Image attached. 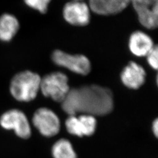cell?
<instances>
[{"label": "cell", "instance_id": "7a4b0ae2", "mask_svg": "<svg viewBox=\"0 0 158 158\" xmlns=\"http://www.w3.org/2000/svg\"><path fill=\"white\" fill-rule=\"evenodd\" d=\"M41 77L38 74L25 70L16 74L11 79L10 91L18 102L34 100L40 90Z\"/></svg>", "mask_w": 158, "mask_h": 158}, {"label": "cell", "instance_id": "9a60e30c", "mask_svg": "<svg viewBox=\"0 0 158 158\" xmlns=\"http://www.w3.org/2000/svg\"><path fill=\"white\" fill-rule=\"evenodd\" d=\"M51 1V0H24L27 6L42 14L47 12Z\"/></svg>", "mask_w": 158, "mask_h": 158}, {"label": "cell", "instance_id": "5b68a950", "mask_svg": "<svg viewBox=\"0 0 158 158\" xmlns=\"http://www.w3.org/2000/svg\"><path fill=\"white\" fill-rule=\"evenodd\" d=\"M52 59L57 66L75 73L87 75L90 72V61L85 55H70L60 50H56L52 55Z\"/></svg>", "mask_w": 158, "mask_h": 158}, {"label": "cell", "instance_id": "8fae6325", "mask_svg": "<svg viewBox=\"0 0 158 158\" xmlns=\"http://www.w3.org/2000/svg\"><path fill=\"white\" fill-rule=\"evenodd\" d=\"M131 0H89L91 11L101 15L118 14L130 4Z\"/></svg>", "mask_w": 158, "mask_h": 158}, {"label": "cell", "instance_id": "9c48e42d", "mask_svg": "<svg viewBox=\"0 0 158 158\" xmlns=\"http://www.w3.org/2000/svg\"><path fill=\"white\" fill-rule=\"evenodd\" d=\"M96 125L95 117L87 114H83L78 117L70 115L66 121V127L69 133L80 137L93 134Z\"/></svg>", "mask_w": 158, "mask_h": 158}, {"label": "cell", "instance_id": "4fadbf2b", "mask_svg": "<svg viewBox=\"0 0 158 158\" xmlns=\"http://www.w3.org/2000/svg\"><path fill=\"white\" fill-rule=\"evenodd\" d=\"M19 29V23L14 15L5 13L0 16V40L11 41Z\"/></svg>", "mask_w": 158, "mask_h": 158}, {"label": "cell", "instance_id": "5bb4252c", "mask_svg": "<svg viewBox=\"0 0 158 158\" xmlns=\"http://www.w3.org/2000/svg\"><path fill=\"white\" fill-rule=\"evenodd\" d=\"M52 155L54 158H77L71 143L65 139H61L53 145Z\"/></svg>", "mask_w": 158, "mask_h": 158}, {"label": "cell", "instance_id": "ac0fdd59", "mask_svg": "<svg viewBox=\"0 0 158 158\" xmlns=\"http://www.w3.org/2000/svg\"><path fill=\"white\" fill-rule=\"evenodd\" d=\"M72 1H81L82 0H72Z\"/></svg>", "mask_w": 158, "mask_h": 158}, {"label": "cell", "instance_id": "52a82bcc", "mask_svg": "<svg viewBox=\"0 0 158 158\" xmlns=\"http://www.w3.org/2000/svg\"><path fill=\"white\" fill-rule=\"evenodd\" d=\"M139 21L149 29L156 28L158 25V0H131Z\"/></svg>", "mask_w": 158, "mask_h": 158}, {"label": "cell", "instance_id": "30bf717a", "mask_svg": "<svg viewBox=\"0 0 158 158\" xmlns=\"http://www.w3.org/2000/svg\"><path fill=\"white\" fill-rule=\"evenodd\" d=\"M146 72L141 65L134 62H130L123 70L121 79L128 88L138 89L144 84Z\"/></svg>", "mask_w": 158, "mask_h": 158}, {"label": "cell", "instance_id": "277c9868", "mask_svg": "<svg viewBox=\"0 0 158 158\" xmlns=\"http://www.w3.org/2000/svg\"><path fill=\"white\" fill-rule=\"evenodd\" d=\"M0 125L6 130H12L17 136L27 139L31 135V128L28 118L22 111L11 109L0 117Z\"/></svg>", "mask_w": 158, "mask_h": 158}, {"label": "cell", "instance_id": "3957f363", "mask_svg": "<svg viewBox=\"0 0 158 158\" xmlns=\"http://www.w3.org/2000/svg\"><path fill=\"white\" fill-rule=\"evenodd\" d=\"M68 76L60 72H52L41 78L40 90L47 97L62 102L70 90Z\"/></svg>", "mask_w": 158, "mask_h": 158}, {"label": "cell", "instance_id": "e0dca14e", "mask_svg": "<svg viewBox=\"0 0 158 158\" xmlns=\"http://www.w3.org/2000/svg\"><path fill=\"white\" fill-rule=\"evenodd\" d=\"M153 132L155 134V136H158V119H156L153 123L152 125Z\"/></svg>", "mask_w": 158, "mask_h": 158}, {"label": "cell", "instance_id": "6da1fadb", "mask_svg": "<svg viewBox=\"0 0 158 158\" xmlns=\"http://www.w3.org/2000/svg\"><path fill=\"white\" fill-rule=\"evenodd\" d=\"M64 111L70 115L77 113L102 116L111 113L114 108L112 91L98 85H87L70 89L62 102Z\"/></svg>", "mask_w": 158, "mask_h": 158}, {"label": "cell", "instance_id": "ba28073f", "mask_svg": "<svg viewBox=\"0 0 158 158\" xmlns=\"http://www.w3.org/2000/svg\"><path fill=\"white\" fill-rule=\"evenodd\" d=\"M90 11L89 6L84 2L72 1L64 6L63 15L70 25L83 27L90 23Z\"/></svg>", "mask_w": 158, "mask_h": 158}, {"label": "cell", "instance_id": "2e32d148", "mask_svg": "<svg viewBox=\"0 0 158 158\" xmlns=\"http://www.w3.org/2000/svg\"><path fill=\"white\" fill-rule=\"evenodd\" d=\"M147 62L151 68L157 70L158 67V46L155 45L147 55Z\"/></svg>", "mask_w": 158, "mask_h": 158}, {"label": "cell", "instance_id": "7c38bea8", "mask_svg": "<svg viewBox=\"0 0 158 158\" xmlns=\"http://www.w3.org/2000/svg\"><path fill=\"white\" fill-rule=\"evenodd\" d=\"M128 45L131 52L136 56H147L154 47L152 38L142 31H135L130 36Z\"/></svg>", "mask_w": 158, "mask_h": 158}, {"label": "cell", "instance_id": "8992f818", "mask_svg": "<svg viewBox=\"0 0 158 158\" xmlns=\"http://www.w3.org/2000/svg\"><path fill=\"white\" fill-rule=\"evenodd\" d=\"M32 123L40 133L47 137L56 135L60 129V120L56 114L47 108H40L35 112Z\"/></svg>", "mask_w": 158, "mask_h": 158}]
</instances>
